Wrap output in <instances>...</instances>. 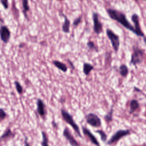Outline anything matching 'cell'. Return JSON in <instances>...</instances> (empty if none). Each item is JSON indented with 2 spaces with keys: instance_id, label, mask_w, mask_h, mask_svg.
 <instances>
[{
  "instance_id": "obj_1",
  "label": "cell",
  "mask_w": 146,
  "mask_h": 146,
  "mask_svg": "<svg viewBox=\"0 0 146 146\" xmlns=\"http://www.w3.org/2000/svg\"><path fill=\"white\" fill-rule=\"evenodd\" d=\"M107 13L110 18L116 21L121 24L124 27L135 33V29L133 26L128 21L126 18L125 15L123 13L113 9H108L107 10Z\"/></svg>"
},
{
  "instance_id": "obj_2",
  "label": "cell",
  "mask_w": 146,
  "mask_h": 146,
  "mask_svg": "<svg viewBox=\"0 0 146 146\" xmlns=\"http://www.w3.org/2000/svg\"><path fill=\"white\" fill-rule=\"evenodd\" d=\"M144 59V51L138 47H133V52L131 55L130 64L136 66L140 64Z\"/></svg>"
},
{
  "instance_id": "obj_3",
  "label": "cell",
  "mask_w": 146,
  "mask_h": 146,
  "mask_svg": "<svg viewBox=\"0 0 146 146\" xmlns=\"http://www.w3.org/2000/svg\"><path fill=\"white\" fill-rule=\"evenodd\" d=\"M106 34L111 43V45L115 52H117L119 50L120 46L119 36L110 29H107L106 30Z\"/></svg>"
},
{
  "instance_id": "obj_4",
  "label": "cell",
  "mask_w": 146,
  "mask_h": 146,
  "mask_svg": "<svg viewBox=\"0 0 146 146\" xmlns=\"http://www.w3.org/2000/svg\"><path fill=\"white\" fill-rule=\"evenodd\" d=\"M61 115H62V116L63 119H64V120L66 122H67L68 124H69L73 128L74 131L78 133V135L79 136H81L79 127L76 124L75 121L74 120L72 116L68 112H67V111H66L64 110H61Z\"/></svg>"
},
{
  "instance_id": "obj_5",
  "label": "cell",
  "mask_w": 146,
  "mask_h": 146,
  "mask_svg": "<svg viewBox=\"0 0 146 146\" xmlns=\"http://www.w3.org/2000/svg\"><path fill=\"white\" fill-rule=\"evenodd\" d=\"M131 19L134 23V29H135V34L139 36L143 37L144 36V34L142 31L139 22V17L136 14H132L131 17Z\"/></svg>"
},
{
  "instance_id": "obj_6",
  "label": "cell",
  "mask_w": 146,
  "mask_h": 146,
  "mask_svg": "<svg viewBox=\"0 0 146 146\" xmlns=\"http://www.w3.org/2000/svg\"><path fill=\"white\" fill-rule=\"evenodd\" d=\"M11 36V32L9 29L6 26H1L0 27V38L5 43H7L10 40Z\"/></svg>"
},
{
  "instance_id": "obj_7",
  "label": "cell",
  "mask_w": 146,
  "mask_h": 146,
  "mask_svg": "<svg viewBox=\"0 0 146 146\" xmlns=\"http://www.w3.org/2000/svg\"><path fill=\"white\" fill-rule=\"evenodd\" d=\"M87 122L94 127H99L101 125V120L100 118L96 115L90 113L86 116Z\"/></svg>"
},
{
  "instance_id": "obj_8",
  "label": "cell",
  "mask_w": 146,
  "mask_h": 146,
  "mask_svg": "<svg viewBox=\"0 0 146 146\" xmlns=\"http://www.w3.org/2000/svg\"><path fill=\"white\" fill-rule=\"evenodd\" d=\"M92 19L94 22V27L93 29L94 32L97 34H99L102 33L103 30V26L100 21L99 19V15L96 13H93L92 14Z\"/></svg>"
},
{
  "instance_id": "obj_9",
  "label": "cell",
  "mask_w": 146,
  "mask_h": 146,
  "mask_svg": "<svg viewBox=\"0 0 146 146\" xmlns=\"http://www.w3.org/2000/svg\"><path fill=\"white\" fill-rule=\"evenodd\" d=\"M129 130H119L117 131L111 137V139L108 140V144H112L115 142H116L118 141L120 139L122 138L123 137L127 136L129 134Z\"/></svg>"
},
{
  "instance_id": "obj_10",
  "label": "cell",
  "mask_w": 146,
  "mask_h": 146,
  "mask_svg": "<svg viewBox=\"0 0 146 146\" xmlns=\"http://www.w3.org/2000/svg\"><path fill=\"white\" fill-rule=\"evenodd\" d=\"M63 136H64V137L69 141L70 144L72 145V146H79V143L77 142V141L74 139V137H73V136L71 135V133H70L69 129L67 128H66L64 131H63Z\"/></svg>"
},
{
  "instance_id": "obj_11",
  "label": "cell",
  "mask_w": 146,
  "mask_h": 146,
  "mask_svg": "<svg viewBox=\"0 0 146 146\" xmlns=\"http://www.w3.org/2000/svg\"><path fill=\"white\" fill-rule=\"evenodd\" d=\"M82 130H83V133L87 136V137L89 139V140L92 142V143H93L94 144L96 145V146H99V143L97 139H96V137H95V136H94L92 133L86 128L83 127L82 128Z\"/></svg>"
},
{
  "instance_id": "obj_12",
  "label": "cell",
  "mask_w": 146,
  "mask_h": 146,
  "mask_svg": "<svg viewBox=\"0 0 146 146\" xmlns=\"http://www.w3.org/2000/svg\"><path fill=\"white\" fill-rule=\"evenodd\" d=\"M36 106H37L36 110H37L38 113H39V115L40 116L43 117L46 114L45 105L42 99H38L37 102H36Z\"/></svg>"
},
{
  "instance_id": "obj_13",
  "label": "cell",
  "mask_w": 146,
  "mask_h": 146,
  "mask_svg": "<svg viewBox=\"0 0 146 146\" xmlns=\"http://www.w3.org/2000/svg\"><path fill=\"white\" fill-rule=\"evenodd\" d=\"M52 63L59 70H61L62 71H63L64 72H67L68 68H67V66L64 63H62V62H60L59 60H53L52 61Z\"/></svg>"
},
{
  "instance_id": "obj_14",
  "label": "cell",
  "mask_w": 146,
  "mask_h": 146,
  "mask_svg": "<svg viewBox=\"0 0 146 146\" xmlns=\"http://www.w3.org/2000/svg\"><path fill=\"white\" fill-rule=\"evenodd\" d=\"M64 18V23L62 25V31L63 32L65 33H68L70 31V21L68 19V18L63 15Z\"/></svg>"
},
{
  "instance_id": "obj_15",
  "label": "cell",
  "mask_w": 146,
  "mask_h": 146,
  "mask_svg": "<svg viewBox=\"0 0 146 146\" xmlns=\"http://www.w3.org/2000/svg\"><path fill=\"white\" fill-rule=\"evenodd\" d=\"M94 69V66L88 63H84L83 66V72L86 75L90 74L91 71Z\"/></svg>"
},
{
  "instance_id": "obj_16",
  "label": "cell",
  "mask_w": 146,
  "mask_h": 146,
  "mask_svg": "<svg viewBox=\"0 0 146 146\" xmlns=\"http://www.w3.org/2000/svg\"><path fill=\"white\" fill-rule=\"evenodd\" d=\"M22 7H23V13L25 18L27 17V13L30 10V6L29 4L28 0H22Z\"/></svg>"
},
{
  "instance_id": "obj_17",
  "label": "cell",
  "mask_w": 146,
  "mask_h": 146,
  "mask_svg": "<svg viewBox=\"0 0 146 146\" xmlns=\"http://www.w3.org/2000/svg\"><path fill=\"white\" fill-rule=\"evenodd\" d=\"M129 107H130V112L132 113L139 108V104L136 100L133 99L130 102Z\"/></svg>"
},
{
  "instance_id": "obj_18",
  "label": "cell",
  "mask_w": 146,
  "mask_h": 146,
  "mask_svg": "<svg viewBox=\"0 0 146 146\" xmlns=\"http://www.w3.org/2000/svg\"><path fill=\"white\" fill-rule=\"evenodd\" d=\"M119 72L121 76L125 77L128 74V68L125 64H121L119 67Z\"/></svg>"
},
{
  "instance_id": "obj_19",
  "label": "cell",
  "mask_w": 146,
  "mask_h": 146,
  "mask_svg": "<svg viewBox=\"0 0 146 146\" xmlns=\"http://www.w3.org/2000/svg\"><path fill=\"white\" fill-rule=\"evenodd\" d=\"M14 135V134L12 133L11 129L10 128H8L5 132L1 136L0 139H4L6 138H8L9 137L13 136Z\"/></svg>"
},
{
  "instance_id": "obj_20",
  "label": "cell",
  "mask_w": 146,
  "mask_h": 146,
  "mask_svg": "<svg viewBox=\"0 0 146 146\" xmlns=\"http://www.w3.org/2000/svg\"><path fill=\"white\" fill-rule=\"evenodd\" d=\"M42 141L41 144L42 146H48V139L46 133L43 131L42 132Z\"/></svg>"
},
{
  "instance_id": "obj_21",
  "label": "cell",
  "mask_w": 146,
  "mask_h": 146,
  "mask_svg": "<svg viewBox=\"0 0 146 146\" xmlns=\"http://www.w3.org/2000/svg\"><path fill=\"white\" fill-rule=\"evenodd\" d=\"M14 84H15V87L16 90L18 92V93L19 94H21L23 92V87H22L20 83L18 81H15Z\"/></svg>"
},
{
  "instance_id": "obj_22",
  "label": "cell",
  "mask_w": 146,
  "mask_h": 146,
  "mask_svg": "<svg viewBox=\"0 0 146 146\" xmlns=\"http://www.w3.org/2000/svg\"><path fill=\"white\" fill-rule=\"evenodd\" d=\"M96 132L98 133L100 135L102 140H103V141H106V140L107 135H106V134L104 132H103V131H101V130H98V131H96Z\"/></svg>"
},
{
  "instance_id": "obj_23",
  "label": "cell",
  "mask_w": 146,
  "mask_h": 146,
  "mask_svg": "<svg viewBox=\"0 0 146 146\" xmlns=\"http://www.w3.org/2000/svg\"><path fill=\"white\" fill-rule=\"evenodd\" d=\"M87 47L90 49V50H96V47L95 44V43L92 42V41H89L87 42Z\"/></svg>"
},
{
  "instance_id": "obj_24",
  "label": "cell",
  "mask_w": 146,
  "mask_h": 146,
  "mask_svg": "<svg viewBox=\"0 0 146 146\" xmlns=\"http://www.w3.org/2000/svg\"><path fill=\"white\" fill-rule=\"evenodd\" d=\"M6 116V113L3 109L0 108V121H2L5 119Z\"/></svg>"
},
{
  "instance_id": "obj_25",
  "label": "cell",
  "mask_w": 146,
  "mask_h": 146,
  "mask_svg": "<svg viewBox=\"0 0 146 146\" xmlns=\"http://www.w3.org/2000/svg\"><path fill=\"white\" fill-rule=\"evenodd\" d=\"M2 5L5 9H7L9 8V2L8 0H0Z\"/></svg>"
},
{
  "instance_id": "obj_26",
  "label": "cell",
  "mask_w": 146,
  "mask_h": 146,
  "mask_svg": "<svg viewBox=\"0 0 146 146\" xmlns=\"http://www.w3.org/2000/svg\"><path fill=\"white\" fill-rule=\"evenodd\" d=\"M82 21V17L81 16H79V17H78L77 18H76L74 21V22H73V25L74 26H78Z\"/></svg>"
},
{
  "instance_id": "obj_27",
  "label": "cell",
  "mask_w": 146,
  "mask_h": 146,
  "mask_svg": "<svg viewBox=\"0 0 146 146\" xmlns=\"http://www.w3.org/2000/svg\"><path fill=\"white\" fill-rule=\"evenodd\" d=\"M25 146H30L29 143H27V138H26L25 139Z\"/></svg>"
},
{
  "instance_id": "obj_28",
  "label": "cell",
  "mask_w": 146,
  "mask_h": 146,
  "mask_svg": "<svg viewBox=\"0 0 146 146\" xmlns=\"http://www.w3.org/2000/svg\"><path fill=\"white\" fill-rule=\"evenodd\" d=\"M144 42H145V43L146 44V38H145L144 39Z\"/></svg>"
},
{
  "instance_id": "obj_29",
  "label": "cell",
  "mask_w": 146,
  "mask_h": 146,
  "mask_svg": "<svg viewBox=\"0 0 146 146\" xmlns=\"http://www.w3.org/2000/svg\"><path fill=\"white\" fill-rule=\"evenodd\" d=\"M134 1H136V2H137L139 0H134Z\"/></svg>"
},
{
  "instance_id": "obj_30",
  "label": "cell",
  "mask_w": 146,
  "mask_h": 146,
  "mask_svg": "<svg viewBox=\"0 0 146 146\" xmlns=\"http://www.w3.org/2000/svg\"><path fill=\"white\" fill-rule=\"evenodd\" d=\"M80 1H83V0H80Z\"/></svg>"
},
{
  "instance_id": "obj_31",
  "label": "cell",
  "mask_w": 146,
  "mask_h": 146,
  "mask_svg": "<svg viewBox=\"0 0 146 146\" xmlns=\"http://www.w3.org/2000/svg\"><path fill=\"white\" fill-rule=\"evenodd\" d=\"M57 1H62V0H57Z\"/></svg>"
},
{
  "instance_id": "obj_32",
  "label": "cell",
  "mask_w": 146,
  "mask_h": 146,
  "mask_svg": "<svg viewBox=\"0 0 146 146\" xmlns=\"http://www.w3.org/2000/svg\"><path fill=\"white\" fill-rule=\"evenodd\" d=\"M143 1H146V0H143Z\"/></svg>"
}]
</instances>
